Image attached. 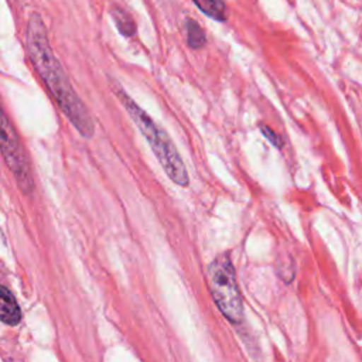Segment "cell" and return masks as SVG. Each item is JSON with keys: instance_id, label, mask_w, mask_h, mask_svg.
Masks as SVG:
<instances>
[{"instance_id": "4", "label": "cell", "mask_w": 362, "mask_h": 362, "mask_svg": "<svg viewBox=\"0 0 362 362\" xmlns=\"http://www.w3.org/2000/svg\"><path fill=\"white\" fill-rule=\"evenodd\" d=\"M0 151L11 170L20 189L30 194L34 189V178L25 150L6 113L0 106Z\"/></svg>"}, {"instance_id": "6", "label": "cell", "mask_w": 362, "mask_h": 362, "mask_svg": "<svg viewBox=\"0 0 362 362\" xmlns=\"http://www.w3.org/2000/svg\"><path fill=\"white\" fill-rule=\"evenodd\" d=\"M195 6L208 17L223 21L226 18V7L222 0H192Z\"/></svg>"}, {"instance_id": "8", "label": "cell", "mask_w": 362, "mask_h": 362, "mask_svg": "<svg viewBox=\"0 0 362 362\" xmlns=\"http://www.w3.org/2000/svg\"><path fill=\"white\" fill-rule=\"evenodd\" d=\"M187 28V42L191 48H201L206 42V35L202 27L192 18H187L185 21Z\"/></svg>"}, {"instance_id": "1", "label": "cell", "mask_w": 362, "mask_h": 362, "mask_svg": "<svg viewBox=\"0 0 362 362\" xmlns=\"http://www.w3.org/2000/svg\"><path fill=\"white\" fill-rule=\"evenodd\" d=\"M27 52L38 75L49 89L59 107L83 137H92L95 127L92 117L74 90L65 71L54 55L48 42L45 25L38 14H31L25 33Z\"/></svg>"}, {"instance_id": "9", "label": "cell", "mask_w": 362, "mask_h": 362, "mask_svg": "<svg viewBox=\"0 0 362 362\" xmlns=\"http://www.w3.org/2000/svg\"><path fill=\"white\" fill-rule=\"evenodd\" d=\"M260 130L263 132V134L266 136V139L270 141V143H273L274 146H277V147H280L281 146V140H280V137L272 130V129H269V127H266L264 124H262L260 126Z\"/></svg>"}, {"instance_id": "5", "label": "cell", "mask_w": 362, "mask_h": 362, "mask_svg": "<svg viewBox=\"0 0 362 362\" xmlns=\"http://www.w3.org/2000/svg\"><path fill=\"white\" fill-rule=\"evenodd\" d=\"M0 320L7 325H17L21 320V310L11 291L0 286Z\"/></svg>"}, {"instance_id": "2", "label": "cell", "mask_w": 362, "mask_h": 362, "mask_svg": "<svg viewBox=\"0 0 362 362\" xmlns=\"http://www.w3.org/2000/svg\"><path fill=\"white\" fill-rule=\"evenodd\" d=\"M117 96L120 98L123 106L126 107L129 116L137 124L139 130L143 133L146 140L150 143L151 150L154 151L157 160L163 165L167 175L180 187L188 185V173L187 168L174 147L170 137L148 117V115L140 109L133 99H130L122 89L116 90Z\"/></svg>"}, {"instance_id": "7", "label": "cell", "mask_w": 362, "mask_h": 362, "mask_svg": "<svg viewBox=\"0 0 362 362\" xmlns=\"http://www.w3.org/2000/svg\"><path fill=\"white\" fill-rule=\"evenodd\" d=\"M110 14H112V18L117 27V30L126 35V37H130L134 34L136 31V24L132 18V16H129L124 10H122L120 7H113L110 10Z\"/></svg>"}, {"instance_id": "3", "label": "cell", "mask_w": 362, "mask_h": 362, "mask_svg": "<svg viewBox=\"0 0 362 362\" xmlns=\"http://www.w3.org/2000/svg\"><path fill=\"white\" fill-rule=\"evenodd\" d=\"M208 287L219 311L233 324L242 321L243 305L233 264L228 255H219L208 266Z\"/></svg>"}]
</instances>
